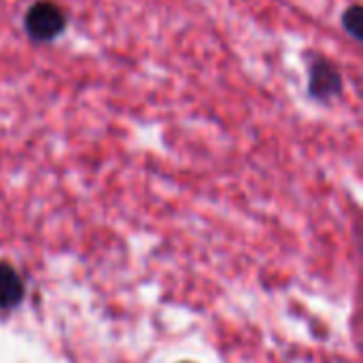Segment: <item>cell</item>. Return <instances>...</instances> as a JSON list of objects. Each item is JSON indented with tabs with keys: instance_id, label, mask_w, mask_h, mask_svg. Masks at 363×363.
Returning <instances> with one entry per match:
<instances>
[{
	"instance_id": "3957f363",
	"label": "cell",
	"mask_w": 363,
	"mask_h": 363,
	"mask_svg": "<svg viewBox=\"0 0 363 363\" xmlns=\"http://www.w3.org/2000/svg\"><path fill=\"white\" fill-rule=\"evenodd\" d=\"M26 294L23 281L11 264L0 262V311H11L21 304Z\"/></svg>"
},
{
	"instance_id": "277c9868",
	"label": "cell",
	"mask_w": 363,
	"mask_h": 363,
	"mask_svg": "<svg viewBox=\"0 0 363 363\" xmlns=\"http://www.w3.org/2000/svg\"><path fill=\"white\" fill-rule=\"evenodd\" d=\"M342 28L347 30V34H351L355 40H362L363 34V15L359 4H353L349 6L345 13H342Z\"/></svg>"
},
{
	"instance_id": "6da1fadb",
	"label": "cell",
	"mask_w": 363,
	"mask_h": 363,
	"mask_svg": "<svg viewBox=\"0 0 363 363\" xmlns=\"http://www.w3.org/2000/svg\"><path fill=\"white\" fill-rule=\"evenodd\" d=\"M66 13L53 0H36L23 17L26 34L34 43H51L66 30Z\"/></svg>"
},
{
	"instance_id": "7a4b0ae2",
	"label": "cell",
	"mask_w": 363,
	"mask_h": 363,
	"mask_svg": "<svg viewBox=\"0 0 363 363\" xmlns=\"http://www.w3.org/2000/svg\"><path fill=\"white\" fill-rule=\"evenodd\" d=\"M342 89H345L342 74L336 68V64L315 53L313 60L308 62V94L319 102H328L340 96Z\"/></svg>"
}]
</instances>
